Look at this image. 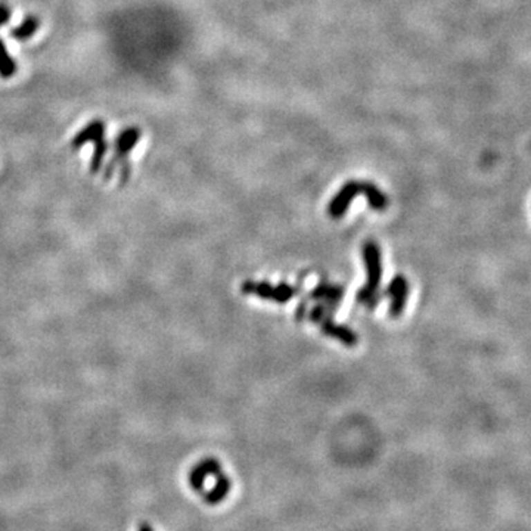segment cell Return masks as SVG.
Here are the masks:
<instances>
[{"mask_svg":"<svg viewBox=\"0 0 531 531\" xmlns=\"http://www.w3.org/2000/svg\"><path fill=\"white\" fill-rule=\"evenodd\" d=\"M140 136H142V133L138 127H126L117 136V139L114 142V158L106 165V170H105L106 179H109V177L113 176L114 170L117 167H120L121 164L127 162L129 153L135 149Z\"/></svg>","mask_w":531,"mask_h":531,"instance_id":"277c9868","label":"cell"},{"mask_svg":"<svg viewBox=\"0 0 531 531\" xmlns=\"http://www.w3.org/2000/svg\"><path fill=\"white\" fill-rule=\"evenodd\" d=\"M105 130H106V126L102 120H93L88 123L84 129H82L77 135L74 136L73 139V148L74 149H79L82 148L84 143H88V142H97L105 138Z\"/></svg>","mask_w":531,"mask_h":531,"instance_id":"9c48e42d","label":"cell"},{"mask_svg":"<svg viewBox=\"0 0 531 531\" xmlns=\"http://www.w3.org/2000/svg\"><path fill=\"white\" fill-rule=\"evenodd\" d=\"M362 256L364 268H366L368 279L364 286L357 292L356 301L363 307L373 308L381 301L380 288L382 281V256L380 245L373 241L364 242L362 248Z\"/></svg>","mask_w":531,"mask_h":531,"instance_id":"7a4b0ae2","label":"cell"},{"mask_svg":"<svg viewBox=\"0 0 531 531\" xmlns=\"http://www.w3.org/2000/svg\"><path fill=\"white\" fill-rule=\"evenodd\" d=\"M359 195H364L368 199V204L375 212H384L389 207V198L371 182H359L353 180L346 183L341 187L339 192L332 198V201L328 205V214L330 218H341L344 217L351 201Z\"/></svg>","mask_w":531,"mask_h":531,"instance_id":"6da1fadb","label":"cell"},{"mask_svg":"<svg viewBox=\"0 0 531 531\" xmlns=\"http://www.w3.org/2000/svg\"><path fill=\"white\" fill-rule=\"evenodd\" d=\"M386 297L390 298L389 313L391 317H400L409 298V282L404 276H395L386 288Z\"/></svg>","mask_w":531,"mask_h":531,"instance_id":"52a82bcc","label":"cell"},{"mask_svg":"<svg viewBox=\"0 0 531 531\" xmlns=\"http://www.w3.org/2000/svg\"><path fill=\"white\" fill-rule=\"evenodd\" d=\"M139 531H153L148 524H142L140 527H139Z\"/></svg>","mask_w":531,"mask_h":531,"instance_id":"9a60e30c","label":"cell"},{"mask_svg":"<svg viewBox=\"0 0 531 531\" xmlns=\"http://www.w3.org/2000/svg\"><path fill=\"white\" fill-rule=\"evenodd\" d=\"M93 145H95V151H93V157H92V161H91V171L92 173H97L99 170H101L102 164H104V160L106 157L108 142L104 138L101 140L95 142Z\"/></svg>","mask_w":531,"mask_h":531,"instance_id":"4fadbf2b","label":"cell"},{"mask_svg":"<svg viewBox=\"0 0 531 531\" xmlns=\"http://www.w3.org/2000/svg\"><path fill=\"white\" fill-rule=\"evenodd\" d=\"M15 71L17 65L12 57L8 53L5 43L0 39V77H2V79H10V77L15 75Z\"/></svg>","mask_w":531,"mask_h":531,"instance_id":"7c38bea8","label":"cell"},{"mask_svg":"<svg viewBox=\"0 0 531 531\" xmlns=\"http://www.w3.org/2000/svg\"><path fill=\"white\" fill-rule=\"evenodd\" d=\"M10 18V10L6 5H0V27L9 21Z\"/></svg>","mask_w":531,"mask_h":531,"instance_id":"5bb4252c","label":"cell"},{"mask_svg":"<svg viewBox=\"0 0 531 531\" xmlns=\"http://www.w3.org/2000/svg\"><path fill=\"white\" fill-rule=\"evenodd\" d=\"M241 290L247 295H256L263 300L273 301L278 304H286L300 292L301 286L291 285L288 282H281L278 285H272L269 282H254L245 281L242 283Z\"/></svg>","mask_w":531,"mask_h":531,"instance_id":"3957f363","label":"cell"},{"mask_svg":"<svg viewBox=\"0 0 531 531\" xmlns=\"http://www.w3.org/2000/svg\"><path fill=\"white\" fill-rule=\"evenodd\" d=\"M40 27V21L37 17L28 15L24 19H22L21 24L12 30V36L17 40H28L32 37V35L39 30Z\"/></svg>","mask_w":531,"mask_h":531,"instance_id":"8fae6325","label":"cell"},{"mask_svg":"<svg viewBox=\"0 0 531 531\" xmlns=\"http://www.w3.org/2000/svg\"><path fill=\"white\" fill-rule=\"evenodd\" d=\"M346 290L339 283H330L326 281L319 282L315 290L308 294L307 300H313L316 303L324 304L330 313H335L341 301L344 300Z\"/></svg>","mask_w":531,"mask_h":531,"instance_id":"5b68a950","label":"cell"},{"mask_svg":"<svg viewBox=\"0 0 531 531\" xmlns=\"http://www.w3.org/2000/svg\"><path fill=\"white\" fill-rule=\"evenodd\" d=\"M230 489H232V483H230L229 477H226V475H223V474H220V475H217V481H216L214 487L204 496V499L208 505H213V506L218 505L226 499Z\"/></svg>","mask_w":531,"mask_h":531,"instance_id":"30bf717a","label":"cell"},{"mask_svg":"<svg viewBox=\"0 0 531 531\" xmlns=\"http://www.w3.org/2000/svg\"><path fill=\"white\" fill-rule=\"evenodd\" d=\"M221 474V465L216 458H205L196 463L189 474V484L198 493L204 490V484L207 477H217Z\"/></svg>","mask_w":531,"mask_h":531,"instance_id":"ba28073f","label":"cell"},{"mask_svg":"<svg viewBox=\"0 0 531 531\" xmlns=\"http://www.w3.org/2000/svg\"><path fill=\"white\" fill-rule=\"evenodd\" d=\"M315 325H317L325 335L334 338V339H338L341 344H344L347 347H356L357 346L359 337H357L356 332L346 325L337 324L334 320V315L322 316L316 320Z\"/></svg>","mask_w":531,"mask_h":531,"instance_id":"8992f818","label":"cell"}]
</instances>
